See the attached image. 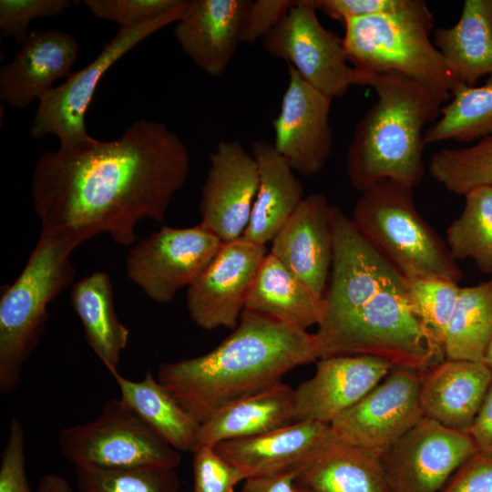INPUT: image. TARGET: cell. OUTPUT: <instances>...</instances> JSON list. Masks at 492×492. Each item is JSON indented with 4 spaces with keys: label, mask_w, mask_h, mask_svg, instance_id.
<instances>
[{
    "label": "cell",
    "mask_w": 492,
    "mask_h": 492,
    "mask_svg": "<svg viewBox=\"0 0 492 492\" xmlns=\"http://www.w3.org/2000/svg\"><path fill=\"white\" fill-rule=\"evenodd\" d=\"M189 172L181 138L161 122L140 118L116 139L41 154L30 193L41 232L80 244L108 233L118 244L131 245L139 220L163 221Z\"/></svg>",
    "instance_id": "cell-1"
},
{
    "label": "cell",
    "mask_w": 492,
    "mask_h": 492,
    "mask_svg": "<svg viewBox=\"0 0 492 492\" xmlns=\"http://www.w3.org/2000/svg\"><path fill=\"white\" fill-rule=\"evenodd\" d=\"M332 227L331 281L313 333L318 359L370 355L421 372L442 363V344L409 307L406 280L335 206Z\"/></svg>",
    "instance_id": "cell-2"
},
{
    "label": "cell",
    "mask_w": 492,
    "mask_h": 492,
    "mask_svg": "<svg viewBox=\"0 0 492 492\" xmlns=\"http://www.w3.org/2000/svg\"><path fill=\"white\" fill-rule=\"evenodd\" d=\"M318 359L313 334L243 310L231 335L207 354L159 364L158 381L200 424L223 407L269 389Z\"/></svg>",
    "instance_id": "cell-3"
},
{
    "label": "cell",
    "mask_w": 492,
    "mask_h": 492,
    "mask_svg": "<svg viewBox=\"0 0 492 492\" xmlns=\"http://www.w3.org/2000/svg\"><path fill=\"white\" fill-rule=\"evenodd\" d=\"M376 101L355 125L346 155L351 185L363 191L383 180L412 187L424 178V133L441 103L421 84L398 73L370 74Z\"/></svg>",
    "instance_id": "cell-4"
},
{
    "label": "cell",
    "mask_w": 492,
    "mask_h": 492,
    "mask_svg": "<svg viewBox=\"0 0 492 492\" xmlns=\"http://www.w3.org/2000/svg\"><path fill=\"white\" fill-rule=\"evenodd\" d=\"M352 66L370 74L398 73L424 86L441 104L462 85L429 37L435 18L423 0L343 24Z\"/></svg>",
    "instance_id": "cell-5"
},
{
    "label": "cell",
    "mask_w": 492,
    "mask_h": 492,
    "mask_svg": "<svg viewBox=\"0 0 492 492\" xmlns=\"http://www.w3.org/2000/svg\"><path fill=\"white\" fill-rule=\"evenodd\" d=\"M80 243L41 232L16 280L0 298V392L12 393L36 349L48 319L47 307L72 283L70 255Z\"/></svg>",
    "instance_id": "cell-6"
},
{
    "label": "cell",
    "mask_w": 492,
    "mask_h": 492,
    "mask_svg": "<svg viewBox=\"0 0 492 492\" xmlns=\"http://www.w3.org/2000/svg\"><path fill=\"white\" fill-rule=\"evenodd\" d=\"M413 189L394 180L380 181L362 191L351 219L405 280L439 277L458 283L462 271L446 242L418 212Z\"/></svg>",
    "instance_id": "cell-7"
},
{
    "label": "cell",
    "mask_w": 492,
    "mask_h": 492,
    "mask_svg": "<svg viewBox=\"0 0 492 492\" xmlns=\"http://www.w3.org/2000/svg\"><path fill=\"white\" fill-rule=\"evenodd\" d=\"M61 455L75 466L177 468L180 453L167 444L119 398L106 402L93 420L62 428Z\"/></svg>",
    "instance_id": "cell-8"
},
{
    "label": "cell",
    "mask_w": 492,
    "mask_h": 492,
    "mask_svg": "<svg viewBox=\"0 0 492 492\" xmlns=\"http://www.w3.org/2000/svg\"><path fill=\"white\" fill-rule=\"evenodd\" d=\"M185 8L140 26L119 28L94 60L38 99L29 128L31 137L39 139L55 135L59 139L58 149L62 150H75L94 144L97 139L87 130L86 114L103 75L146 38L179 21Z\"/></svg>",
    "instance_id": "cell-9"
},
{
    "label": "cell",
    "mask_w": 492,
    "mask_h": 492,
    "mask_svg": "<svg viewBox=\"0 0 492 492\" xmlns=\"http://www.w3.org/2000/svg\"><path fill=\"white\" fill-rule=\"evenodd\" d=\"M313 0H297L262 39L270 55L282 58L314 88L340 98L352 86H367L370 73L348 64L343 38L325 28Z\"/></svg>",
    "instance_id": "cell-10"
},
{
    "label": "cell",
    "mask_w": 492,
    "mask_h": 492,
    "mask_svg": "<svg viewBox=\"0 0 492 492\" xmlns=\"http://www.w3.org/2000/svg\"><path fill=\"white\" fill-rule=\"evenodd\" d=\"M222 244L200 222L189 228L162 226L130 248L127 276L150 300L166 304L197 279Z\"/></svg>",
    "instance_id": "cell-11"
},
{
    "label": "cell",
    "mask_w": 492,
    "mask_h": 492,
    "mask_svg": "<svg viewBox=\"0 0 492 492\" xmlns=\"http://www.w3.org/2000/svg\"><path fill=\"white\" fill-rule=\"evenodd\" d=\"M421 375L419 370L394 365L382 382L330 424L333 437L381 456L425 417Z\"/></svg>",
    "instance_id": "cell-12"
},
{
    "label": "cell",
    "mask_w": 492,
    "mask_h": 492,
    "mask_svg": "<svg viewBox=\"0 0 492 492\" xmlns=\"http://www.w3.org/2000/svg\"><path fill=\"white\" fill-rule=\"evenodd\" d=\"M468 432L424 417L381 456L392 492H439L477 453Z\"/></svg>",
    "instance_id": "cell-13"
},
{
    "label": "cell",
    "mask_w": 492,
    "mask_h": 492,
    "mask_svg": "<svg viewBox=\"0 0 492 492\" xmlns=\"http://www.w3.org/2000/svg\"><path fill=\"white\" fill-rule=\"evenodd\" d=\"M266 255V246L242 237L223 243L208 267L188 287L186 304L190 319L204 330H234Z\"/></svg>",
    "instance_id": "cell-14"
},
{
    "label": "cell",
    "mask_w": 492,
    "mask_h": 492,
    "mask_svg": "<svg viewBox=\"0 0 492 492\" xmlns=\"http://www.w3.org/2000/svg\"><path fill=\"white\" fill-rule=\"evenodd\" d=\"M288 67V86L279 114L272 119V144L294 173L310 177L324 169L332 151L333 99L306 82L292 66Z\"/></svg>",
    "instance_id": "cell-15"
},
{
    "label": "cell",
    "mask_w": 492,
    "mask_h": 492,
    "mask_svg": "<svg viewBox=\"0 0 492 492\" xmlns=\"http://www.w3.org/2000/svg\"><path fill=\"white\" fill-rule=\"evenodd\" d=\"M259 187L258 164L237 140H221L210 155L201 189L200 223L223 243L242 237Z\"/></svg>",
    "instance_id": "cell-16"
},
{
    "label": "cell",
    "mask_w": 492,
    "mask_h": 492,
    "mask_svg": "<svg viewBox=\"0 0 492 492\" xmlns=\"http://www.w3.org/2000/svg\"><path fill=\"white\" fill-rule=\"evenodd\" d=\"M393 366L370 355L320 358L314 374L294 390L295 422L330 425L375 387Z\"/></svg>",
    "instance_id": "cell-17"
},
{
    "label": "cell",
    "mask_w": 492,
    "mask_h": 492,
    "mask_svg": "<svg viewBox=\"0 0 492 492\" xmlns=\"http://www.w3.org/2000/svg\"><path fill=\"white\" fill-rule=\"evenodd\" d=\"M332 207L322 193L305 197L272 241L270 251L321 299L333 261Z\"/></svg>",
    "instance_id": "cell-18"
},
{
    "label": "cell",
    "mask_w": 492,
    "mask_h": 492,
    "mask_svg": "<svg viewBox=\"0 0 492 492\" xmlns=\"http://www.w3.org/2000/svg\"><path fill=\"white\" fill-rule=\"evenodd\" d=\"M79 44L70 33L36 30L29 33L12 61L0 69V99L25 108L73 72Z\"/></svg>",
    "instance_id": "cell-19"
},
{
    "label": "cell",
    "mask_w": 492,
    "mask_h": 492,
    "mask_svg": "<svg viewBox=\"0 0 492 492\" xmlns=\"http://www.w3.org/2000/svg\"><path fill=\"white\" fill-rule=\"evenodd\" d=\"M250 0H191L174 36L191 61L212 77L230 65L239 43Z\"/></svg>",
    "instance_id": "cell-20"
},
{
    "label": "cell",
    "mask_w": 492,
    "mask_h": 492,
    "mask_svg": "<svg viewBox=\"0 0 492 492\" xmlns=\"http://www.w3.org/2000/svg\"><path fill=\"white\" fill-rule=\"evenodd\" d=\"M332 437L330 425L296 421L282 428L214 446L245 477H266L296 470Z\"/></svg>",
    "instance_id": "cell-21"
},
{
    "label": "cell",
    "mask_w": 492,
    "mask_h": 492,
    "mask_svg": "<svg viewBox=\"0 0 492 492\" xmlns=\"http://www.w3.org/2000/svg\"><path fill=\"white\" fill-rule=\"evenodd\" d=\"M492 384L484 362L445 359L422 372L420 405L424 416L468 432Z\"/></svg>",
    "instance_id": "cell-22"
},
{
    "label": "cell",
    "mask_w": 492,
    "mask_h": 492,
    "mask_svg": "<svg viewBox=\"0 0 492 492\" xmlns=\"http://www.w3.org/2000/svg\"><path fill=\"white\" fill-rule=\"evenodd\" d=\"M294 487L305 492H392L380 456L333 436L296 469Z\"/></svg>",
    "instance_id": "cell-23"
},
{
    "label": "cell",
    "mask_w": 492,
    "mask_h": 492,
    "mask_svg": "<svg viewBox=\"0 0 492 492\" xmlns=\"http://www.w3.org/2000/svg\"><path fill=\"white\" fill-rule=\"evenodd\" d=\"M251 154L258 164L259 187L242 238L265 246L304 199L303 187L272 143L263 139L254 141Z\"/></svg>",
    "instance_id": "cell-24"
},
{
    "label": "cell",
    "mask_w": 492,
    "mask_h": 492,
    "mask_svg": "<svg viewBox=\"0 0 492 492\" xmlns=\"http://www.w3.org/2000/svg\"><path fill=\"white\" fill-rule=\"evenodd\" d=\"M293 422L294 390L282 382L223 407L201 423L194 450L262 435Z\"/></svg>",
    "instance_id": "cell-25"
},
{
    "label": "cell",
    "mask_w": 492,
    "mask_h": 492,
    "mask_svg": "<svg viewBox=\"0 0 492 492\" xmlns=\"http://www.w3.org/2000/svg\"><path fill=\"white\" fill-rule=\"evenodd\" d=\"M432 41L462 85L492 75V0H465L459 20L435 29Z\"/></svg>",
    "instance_id": "cell-26"
},
{
    "label": "cell",
    "mask_w": 492,
    "mask_h": 492,
    "mask_svg": "<svg viewBox=\"0 0 492 492\" xmlns=\"http://www.w3.org/2000/svg\"><path fill=\"white\" fill-rule=\"evenodd\" d=\"M244 310L306 330L320 323L323 301L269 252L250 287Z\"/></svg>",
    "instance_id": "cell-27"
},
{
    "label": "cell",
    "mask_w": 492,
    "mask_h": 492,
    "mask_svg": "<svg viewBox=\"0 0 492 492\" xmlns=\"http://www.w3.org/2000/svg\"><path fill=\"white\" fill-rule=\"evenodd\" d=\"M70 299L88 345L111 374L118 372L129 330L117 316L108 274L95 272L74 283Z\"/></svg>",
    "instance_id": "cell-28"
},
{
    "label": "cell",
    "mask_w": 492,
    "mask_h": 492,
    "mask_svg": "<svg viewBox=\"0 0 492 492\" xmlns=\"http://www.w3.org/2000/svg\"><path fill=\"white\" fill-rule=\"evenodd\" d=\"M120 398L155 433L175 450L193 452L200 424L185 410L148 370L140 381L118 372L111 374Z\"/></svg>",
    "instance_id": "cell-29"
},
{
    "label": "cell",
    "mask_w": 492,
    "mask_h": 492,
    "mask_svg": "<svg viewBox=\"0 0 492 492\" xmlns=\"http://www.w3.org/2000/svg\"><path fill=\"white\" fill-rule=\"evenodd\" d=\"M492 335V278L461 287L447 324L446 359L483 362Z\"/></svg>",
    "instance_id": "cell-30"
},
{
    "label": "cell",
    "mask_w": 492,
    "mask_h": 492,
    "mask_svg": "<svg viewBox=\"0 0 492 492\" xmlns=\"http://www.w3.org/2000/svg\"><path fill=\"white\" fill-rule=\"evenodd\" d=\"M492 135V75L480 87L462 86L441 107L440 116L424 133L425 144L471 142Z\"/></svg>",
    "instance_id": "cell-31"
},
{
    "label": "cell",
    "mask_w": 492,
    "mask_h": 492,
    "mask_svg": "<svg viewBox=\"0 0 492 492\" xmlns=\"http://www.w3.org/2000/svg\"><path fill=\"white\" fill-rule=\"evenodd\" d=\"M447 247L456 261L471 259L483 273H492V188L465 195L458 218L446 230Z\"/></svg>",
    "instance_id": "cell-32"
},
{
    "label": "cell",
    "mask_w": 492,
    "mask_h": 492,
    "mask_svg": "<svg viewBox=\"0 0 492 492\" xmlns=\"http://www.w3.org/2000/svg\"><path fill=\"white\" fill-rule=\"evenodd\" d=\"M429 173L446 190L458 196L478 188H492V135L468 147L435 152Z\"/></svg>",
    "instance_id": "cell-33"
},
{
    "label": "cell",
    "mask_w": 492,
    "mask_h": 492,
    "mask_svg": "<svg viewBox=\"0 0 492 492\" xmlns=\"http://www.w3.org/2000/svg\"><path fill=\"white\" fill-rule=\"evenodd\" d=\"M77 492H180L176 468L75 466Z\"/></svg>",
    "instance_id": "cell-34"
},
{
    "label": "cell",
    "mask_w": 492,
    "mask_h": 492,
    "mask_svg": "<svg viewBox=\"0 0 492 492\" xmlns=\"http://www.w3.org/2000/svg\"><path fill=\"white\" fill-rule=\"evenodd\" d=\"M460 288L457 282L439 277L406 280L410 309L442 346Z\"/></svg>",
    "instance_id": "cell-35"
},
{
    "label": "cell",
    "mask_w": 492,
    "mask_h": 492,
    "mask_svg": "<svg viewBox=\"0 0 492 492\" xmlns=\"http://www.w3.org/2000/svg\"><path fill=\"white\" fill-rule=\"evenodd\" d=\"M97 19L112 21L119 28L143 25L185 8L186 0H83Z\"/></svg>",
    "instance_id": "cell-36"
},
{
    "label": "cell",
    "mask_w": 492,
    "mask_h": 492,
    "mask_svg": "<svg viewBox=\"0 0 492 492\" xmlns=\"http://www.w3.org/2000/svg\"><path fill=\"white\" fill-rule=\"evenodd\" d=\"M70 6L68 0H1V33L22 44L29 35L28 26L33 20L59 15Z\"/></svg>",
    "instance_id": "cell-37"
},
{
    "label": "cell",
    "mask_w": 492,
    "mask_h": 492,
    "mask_svg": "<svg viewBox=\"0 0 492 492\" xmlns=\"http://www.w3.org/2000/svg\"><path fill=\"white\" fill-rule=\"evenodd\" d=\"M192 469L191 492H233L235 486L245 480L243 474L211 446L194 450Z\"/></svg>",
    "instance_id": "cell-38"
},
{
    "label": "cell",
    "mask_w": 492,
    "mask_h": 492,
    "mask_svg": "<svg viewBox=\"0 0 492 492\" xmlns=\"http://www.w3.org/2000/svg\"><path fill=\"white\" fill-rule=\"evenodd\" d=\"M25 433L20 421L12 418L1 454L0 492H32L26 469Z\"/></svg>",
    "instance_id": "cell-39"
},
{
    "label": "cell",
    "mask_w": 492,
    "mask_h": 492,
    "mask_svg": "<svg viewBox=\"0 0 492 492\" xmlns=\"http://www.w3.org/2000/svg\"><path fill=\"white\" fill-rule=\"evenodd\" d=\"M297 0L250 1L246 8L241 43L252 44L262 39L287 15Z\"/></svg>",
    "instance_id": "cell-40"
},
{
    "label": "cell",
    "mask_w": 492,
    "mask_h": 492,
    "mask_svg": "<svg viewBox=\"0 0 492 492\" xmlns=\"http://www.w3.org/2000/svg\"><path fill=\"white\" fill-rule=\"evenodd\" d=\"M439 492H492V455L477 452Z\"/></svg>",
    "instance_id": "cell-41"
},
{
    "label": "cell",
    "mask_w": 492,
    "mask_h": 492,
    "mask_svg": "<svg viewBox=\"0 0 492 492\" xmlns=\"http://www.w3.org/2000/svg\"><path fill=\"white\" fill-rule=\"evenodd\" d=\"M317 10L345 22L396 9L403 0H313Z\"/></svg>",
    "instance_id": "cell-42"
},
{
    "label": "cell",
    "mask_w": 492,
    "mask_h": 492,
    "mask_svg": "<svg viewBox=\"0 0 492 492\" xmlns=\"http://www.w3.org/2000/svg\"><path fill=\"white\" fill-rule=\"evenodd\" d=\"M468 433L478 452L492 455V384Z\"/></svg>",
    "instance_id": "cell-43"
},
{
    "label": "cell",
    "mask_w": 492,
    "mask_h": 492,
    "mask_svg": "<svg viewBox=\"0 0 492 492\" xmlns=\"http://www.w3.org/2000/svg\"><path fill=\"white\" fill-rule=\"evenodd\" d=\"M296 470L250 477L244 480L241 492H294Z\"/></svg>",
    "instance_id": "cell-44"
},
{
    "label": "cell",
    "mask_w": 492,
    "mask_h": 492,
    "mask_svg": "<svg viewBox=\"0 0 492 492\" xmlns=\"http://www.w3.org/2000/svg\"><path fill=\"white\" fill-rule=\"evenodd\" d=\"M37 492H74V490L65 477L48 474L40 480Z\"/></svg>",
    "instance_id": "cell-45"
},
{
    "label": "cell",
    "mask_w": 492,
    "mask_h": 492,
    "mask_svg": "<svg viewBox=\"0 0 492 492\" xmlns=\"http://www.w3.org/2000/svg\"><path fill=\"white\" fill-rule=\"evenodd\" d=\"M483 362L487 365V367L492 372V335L488 343Z\"/></svg>",
    "instance_id": "cell-46"
},
{
    "label": "cell",
    "mask_w": 492,
    "mask_h": 492,
    "mask_svg": "<svg viewBox=\"0 0 492 492\" xmlns=\"http://www.w3.org/2000/svg\"><path fill=\"white\" fill-rule=\"evenodd\" d=\"M294 492H305V491L300 490V489H298V488H296V487H294Z\"/></svg>",
    "instance_id": "cell-47"
}]
</instances>
